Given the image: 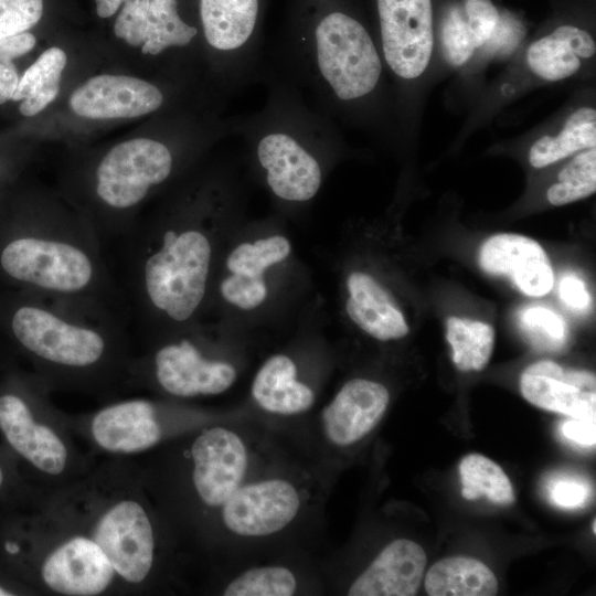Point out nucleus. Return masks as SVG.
<instances>
[{"mask_svg": "<svg viewBox=\"0 0 596 596\" xmlns=\"http://www.w3.org/2000/svg\"><path fill=\"white\" fill-rule=\"evenodd\" d=\"M45 512L102 550L123 592L164 593L181 585L184 552L139 466L127 457L111 456L75 481L47 489Z\"/></svg>", "mask_w": 596, "mask_h": 596, "instance_id": "obj_1", "label": "nucleus"}, {"mask_svg": "<svg viewBox=\"0 0 596 596\" xmlns=\"http://www.w3.org/2000/svg\"><path fill=\"white\" fill-rule=\"evenodd\" d=\"M0 334L51 390L98 392L126 380L128 342L102 302L0 289Z\"/></svg>", "mask_w": 596, "mask_h": 596, "instance_id": "obj_2", "label": "nucleus"}, {"mask_svg": "<svg viewBox=\"0 0 596 596\" xmlns=\"http://www.w3.org/2000/svg\"><path fill=\"white\" fill-rule=\"evenodd\" d=\"M0 289L109 307L119 298L103 242L85 217L23 205L0 206Z\"/></svg>", "mask_w": 596, "mask_h": 596, "instance_id": "obj_3", "label": "nucleus"}, {"mask_svg": "<svg viewBox=\"0 0 596 596\" xmlns=\"http://www.w3.org/2000/svg\"><path fill=\"white\" fill-rule=\"evenodd\" d=\"M211 236L202 223L172 216L121 237L128 299L145 326L183 328L195 318L210 288Z\"/></svg>", "mask_w": 596, "mask_h": 596, "instance_id": "obj_4", "label": "nucleus"}, {"mask_svg": "<svg viewBox=\"0 0 596 596\" xmlns=\"http://www.w3.org/2000/svg\"><path fill=\"white\" fill-rule=\"evenodd\" d=\"M51 389L36 375L21 391L0 394V429L10 446L43 477L47 489L68 485L91 468L76 450L66 417L50 401Z\"/></svg>", "mask_w": 596, "mask_h": 596, "instance_id": "obj_5", "label": "nucleus"}, {"mask_svg": "<svg viewBox=\"0 0 596 596\" xmlns=\"http://www.w3.org/2000/svg\"><path fill=\"white\" fill-rule=\"evenodd\" d=\"M173 170V155L160 141L136 138L113 147L97 163L93 180L100 210L92 227L102 242L121 238L132 225L130 213Z\"/></svg>", "mask_w": 596, "mask_h": 596, "instance_id": "obj_6", "label": "nucleus"}, {"mask_svg": "<svg viewBox=\"0 0 596 596\" xmlns=\"http://www.w3.org/2000/svg\"><path fill=\"white\" fill-rule=\"evenodd\" d=\"M235 413L221 414L150 398H130L100 407L86 416L78 429L100 451L114 457H130L149 453L190 430Z\"/></svg>", "mask_w": 596, "mask_h": 596, "instance_id": "obj_7", "label": "nucleus"}, {"mask_svg": "<svg viewBox=\"0 0 596 596\" xmlns=\"http://www.w3.org/2000/svg\"><path fill=\"white\" fill-rule=\"evenodd\" d=\"M306 55L316 82L337 100H358L379 84L376 46L365 26L345 12H329L316 23Z\"/></svg>", "mask_w": 596, "mask_h": 596, "instance_id": "obj_8", "label": "nucleus"}, {"mask_svg": "<svg viewBox=\"0 0 596 596\" xmlns=\"http://www.w3.org/2000/svg\"><path fill=\"white\" fill-rule=\"evenodd\" d=\"M237 375L232 361L210 355L187 336L156 341L145 354L130 356L126 371L127 381L179 400L220 395Z\"/></svg>", "mask_w": 596, "mask_h": 596, "instance_id": "obj_9", "label": "nucleus"}, {"mask_svg": "<svg viewBox=\"0 0 596 596\" xmlns=\"http://www.w3.org/2000/svg\"><path fill=\"white\" fill-rule=\"evenodd\" d=\"M313 551L290 546L213 566L207 590L223 596L326 594L321 560Z\"/></svg>", "mask_w": 596, "mask_h": 596, "instance_id": "obj_10", "label": "nucleus"}, {"mask_svg": "<svg viewBox=\"0 0 596 596\" xmlns=\"http://www.w3.org/2000/svg\"><path fill=\"white\" fill-rule=\"evenodd\" d=\"M43 521L44 542L36 572L49 594L98 596L123 592L110 562L92 540L45 511Z\"/></svg>", "mask_w": 596, "mask_h": 596, "instance_id": "obj_11", "label": "nucleus"}, {"mask_svg": "<svg viewBox=\"0 0 596 596\" xmlns=\"http://www.w3.org/2000/svg\"><path fill=\"white\" fill-rule=\"evenodd\" d=\"M251 398L255 412L249 416L286 437L312 414L317 391L300 377L298 363L290 355L276 353L255 373Z\"/></svg>", "mask_w": 596, "mask_h": 596, "instance_id": "obj_12", "label": "nucleus"}, {"mask_svg": "<svg viewBox=\"0 0 596 596\" xmlns=\"http://www.w3.org/2000/svg\"><path fill=\"white\" fill-rule=\"evenodd\" d=\"M382 51L389 67L404 79L426 70L433 51L432 0H376Z\"/></svg>", "mask_w": 596, "mask_h": 596, "instance_id": "obj_13", "label": "nucleus"}, {"mask_svg": "<svg viewBox=\"0 0 596 596\" xmlns=\"http://www.w3.org/2000/svg\"><path fill=\"white\" fill-rule=\"evenodd\" d=\"M255 153L270 191L290 202L311 200L322 183L316 156L289 128L272 126L256 137Z\"/></svg>", "mask_w": 596, "mask_h": 596, "instance_id": "obj_14", "label": "nucleus"}, {"mask_svg": "<svg viewBox=\"0 0 596 596\" xmlns=\"http://www.w3.org/2000/svg\"><path fill=\"white\" fill-rule=\"evenodd\" d=\"M520 390L528 402L540 408L572 418L596 417V380L590 372L542 360L523 371Z\"/></svg>", "mask_w": 596, "mask_h": 596, "instance_id": "obj_15", "label": "nucleus"}, {"mask_svg": "<svg viewBox=\"0 0 596 596\" xmlns=\"http://www.w3.org/2000/svg\"><path fill=\"white\" fill-rule=\"evenodd\" d=\"M478 263L485 273L509 279L526 296L542 297L554 285L545 251L524 235L501 233L490 236L479 249Z\"/></svg>", "mask_w": 596, "mask_h": 596, "instance_id": "obj_16", "label": "nucleus"}, {"mask_svg": "<svg viewBox=\"0 0 596 596\" xmlns=\"http://www.w3.org/2000/svg\"><path fill=\"white\" fill-rule=\"evenodd\" d=\"M163 95L153 84L126 75H98L76 88L72 110L86 118H132L157 110Z\"/></svg>", "mask_w": 596, "mask_h": 596, "instance_id": "obj_17", "label": "nucleus"}, {"mask_svg": "<svg viewBox=\"0 0 596 596\" xmlns=\"http://www.w3.org/2000/svg\"><path fill=\"white\" fill-rule=\"evenodd\" d=\"M426 555L408 539H394L347 585L349 596H412L424 577Z\"/></svg>", "mask_w": 596, "mask_h": 596, "instance_id": "obj_18", "label": "nucleus"}, {"mask_svg": "<svg viewBox=\"0 0 596 596\" xmlns=\"http://www.w3.org/2000/svg\"><path fill=\"white\" fill-rule=\"evenodd\" d=\"M500 12L491 0H458L449 3L438 25L446 61L453 66L466 63L477 47L489 41Z\"/></svg>", "mask_w": 596, "mask_h": 596, "instance_id": "obj_19", "label": "nucleus"}, {"mask_svg": "<svg viewBox=\"0 0 596 596\" xmlns=\"http://www.w3.org/2000/svg\"><path fill=\"white\" fill-rule=\"evenodd\" d=\"M345 284L349 292L347 313L365 333L380 341L401 339L408 333L404 315L373 276L352 272Z\"/></svg>", "mask_w": 596, "mask_h": 596, "instance_id": "obj_20", "label": "nucleus"}, {"mask_svg": "<svg viewBox=\"0 0 596 596\" xmlns=\"http://www.w3.org/2000/svg\"><path fill=\"white\" fill-rule=\"evenodd\" d=\"M595 52L593 36L566 23L534 41L528 49L526 62L536 76L556 82L574 75L582 66L581 58H590Z\"/></svg>", "mask_w": 596, "mask_h": 596, "instance_id": "obj_21", "label": "nucleus"}, {"mask_svg": "<svg viewBox=\"0 0 596 596\" xmlns=\"http://www.w3.org/2000/svg\"><path fill=\"white\" fill-rule=\"evenodd\" d=\"M258 8V0H200L203 33L209 45L234 56L246 50L255 31Z\"/></svg>", "mask_w": 596, "mask_h": 596, "instance_id": "obj_22", "label": "nucleus"}, {"mask_svg": "<svg viewBox=\"0 0 596 596\" xmlns=\"http://www.w3.org/2000/svg\"><path fill=\"white\" fill-rule=\"evenodd\" d=\"M290 252V242L281 235L242 243L227 255L225 267L230 274L223 279L240 290L267 297L265 270L286 259Z\"/></svg>", "mask_w": 596, "mask_h": 596, "instance_id": "obj_23", "label": "nucleus"}, {"mask_svg": "<svg viewBox=\"0 0 596 596\" xmlns=\"http://www.w3.org/2000/svg\"><path fill=\"white\" fill-rule=\"evenodd\" d=\"M424 583L430 596H492L498 592L493 572L485 563L468 556L436 562Z\"/></svg>", "mask_w": 596, "mask_h": 596, "instance_id": "obj_24", "label": "nucleus"}, {"mask_svg": "<svg viewBox=\"0 0 596 596\" xmlns=\"http://www.w3.org/2000/svg\"><path fill=\"white\" fill-rule=\"evenodd\" d=\"M66 54L60 47L45 50L20 76L12 102H20L19 111L33 117L58 94L60 78L66 65Z\"/></svg>", "mask_w": 596, "mask_h": 596, "instance_id": "obj_25", "label": "nucleus"}, {"mask_svg": "<svg viewBox=\"0 0 596 596\" xmlns=\"http://www.w3.org/2000/svg\"><path fill=\"white\" fill-rule=\"evenodd\" d=\"M596 146V111L582 107L572 113L555 136H543L529 151V162L544 168L576 152Z\"/></svg>", "mask_w": 596, "mask_h": 596, "instance_id": "obj_26", "label": "nucleus"}, {"mask_svg": "<svg viewBox=\"0 0 596 596\" xmlns=\"http://www.w3.org/2000/svg\"><path fill=\"white\" fill-rule=\"evenodd\" d=\"M446 339L453 350V362L460 371H480L492 354L494 330L487 322L453 316L446 322Z\"/></svg>", "mask_w": 596, "mask_h": 596, "instance_id": "obj_27", "label": "nucleus"}, {"mask_svg": "<svg viewBox=\"0 0 596 596\" xmlns=\"http://www.w3.org/2000/svg\"><path fill=\"white\" fill-rule=\"evenodd\" d=\"M461 494L467 500L487 497L499 505L514 501L512 483L502 468L479 454L464 457L459 464Z\"/></svg>", "mask_w": 596, "mask_h": 596, "instance_id": "obj_28", "label": "nucleus"}, {"mask_svg": "<svg viewBox=\"0 0 596 596\" xmlns=\"http://www.w3.org/2000/svg\"><path fill=\"white\" fill-rule=\"evenodd\" d=\"M198 34L178 13L177 0H150L143 54L158 55L168 47L185 46Z\"/></svg>", "mask_w": 596, "mask_h": 596, "instance_id": "obj_29", "label": "nucleus"}, {"mask_svg": "<svg viewBox=\"0 0 596 596\" xmlns=\"http://www.w3.org/2000/svg\"><path fill=\"white\" fill-rule=\"evenodd\" d=\"M596 148L579 151L558 173L546 192L552 205H564L595 193Z\"/></svg>", "mask_w": 596, "mask_h": 596, "instance_id": "obj_30", "label": "nucleus"}, {"mask_svg": "<svg viewBox=\"0 0 596 596\" xmlns=\"http://www.w3.org/2000/svg\"><path fill=\"white\" fill-rule=\"evenodd\" d=\"M520 324L530 342L540 350L557 351L567 339L564 319L553 310L542 307H528L520 313Z\"/></svg>", "mask_w": 596, "mask_h": 596, "instance_id": "obj_31", "label": "nucleus"}, {"mask_svg": "<svg viewBox=\"0 0 596 596\" xmlns=\"http://www.w3.org/2000/svg\"><path fill=\"white\" fill-rule=\"evenodd\" d=\"M546 494L554 505L574 510L585 507L592 498L590 482L573 473H555L546 481Z\"/></svg>", "mask_w": 596, "mask_h": 596, "instance_id": "obj_32", "label": "nucleus"}, {"mask_svg": "<svg viewBox=\"0 0 596 596\" xmlns=\"http://www.w3.org/2000/svg\"><path fill=\"white\" fill-rule=\"evenodd\" d=\"M42 12L43 0H0V39L29 31Z\"/></svg>", "mask_w": 596, "mask_h": 596, "instance_id": "obj_33", "label": "nucleus"}, {"mask_svg": "<svg viewBox=\"0 0 596 596\" xmlns=\"http://www.w3.org/2000/svg\"><path fill=\"white\" fill-rule=\"evenodd\" d=\"M149 2L150 0H125L114 25L117 38L132 46H142L147 38Z\"/></svg>", "mask_w": 596, "mask_h": 596, "instance_id": "obj_34", "label": "nucleus"}, {"mask_svg": "<svg viewBox=\"0 0 596 596\" xmlns=\"http://www.w3.org/2000/svg\"><path fill=\"white\" fill-rule=\"evenodd\" d=\"M523 35L524 28L521 21L511 12L501 11L497 26L485 45L489 51L508 53L518 45Z\"/></svg>", "mask_w": 596, "mask_h": 596, "instance_id": "obj_35", "label": "nucleus"}, {"mask_svg": "<svg viewBox=\"0 0 596 596\" xmlns=\"http://www.w3.org/2000/svg\"><path fill=\"white\" fill-rule=\"evenodd\" d=\"M562 301L570 308L583 311L590 306V296L584 281L576 275L564 276L558 284Z\"/></svg>", "mask_w": 596, "mask_h": 596, "instance_id": "obj_36", "label": "nucleus"}, {"mask_svg": "<svg viewBox=\"0 0 596 596\" xmlns=\"http://www.w3.org/2000/svg\"><path fill=\"white\" fill-rule=\"evenodd\" d=\"M561 433L567 440L579 446H594L596 443V417H571L562 424Z\"/></svg>", "mask_w": 596, "mask_h": 596, "instance_id": "obj_37", "label": "nucleus"}, {"mask_svg": "<svg viewBox=\"0 0 596 596\" xmlns=\"http://www.w3.org/2000/svg\"><path fill=\"white\" fill-rule=\"evenodd\" d=\"M35 43V36L28 31L0 39V62H13L29 53Z\"/></svg>", "mask_w": 596, "mask_h": 596, "instance_id": "obj_38", "label": "nucleus"}, {"mask_svg": "<svg viewBox=\"0 0 596 596\" xmlns=\"http://www.w3.org/2000/svg\"><path fill=\"white\" fill-rule=\"evenodd\" d=\"M19 79L20 75L13 62H0V105L12 99Z\"/></svg>", "mask_w": 596, "mask_h": 596, "instance_id": "obj_39", "label": "nucleus"}, {"mask_svg": "<svg viewBox=\"0 0 596 596\" xmlns=\"http://www.w3.org/2000/svg\"><path fill=\"white\" fill-rule=\"evenodd\" d=\"M96 12L100 18L114 15L125 0H95Z\"/></svg>", "mask_w": 596, "mask_h": 596, "instance_id": "obj_40", "label": "nucleus"}, {"mask_svg": "<svg viewBox=\"0 0 596 596\" xmlns=\"http://www.w3.org/2000/svg\"><path fill=\"white\" fill-rule=\"evenodd\" d=\"M10 595H13V593L0 586V596H10Z\"/></svg>", "mask_w": 596, "mask_h": 596, "instance_id": "obj_41", "label": "nucleus"}, {"mask_svg": "<svg viewBox=\"0 0 596 596\" xmlns=\"http://www.w3.org/2000/svg\"><path fill=\"white\" fill-rule=\"evenodd\" d=\"M3 483V472H2V469L0 468V487L2 486Z\"/></svg>", "mask_w": 596, "mask_h": 596, "instance_id": "obj_42", "label": "nucleus"}, {"mask_svg": "<svg viewBox=\"0 0 596 596\" xmlns=\"http://www.w3.org/2000/svg\"><path fill=\"white\" fill-rule=\"evenodd\" d=\"M593 533H596V520H593Z\"/></svg>", "mask_w": 596, "mask_h": 596, "instance_id": "obj_43", "label": "nucleus"}]
</instances>
